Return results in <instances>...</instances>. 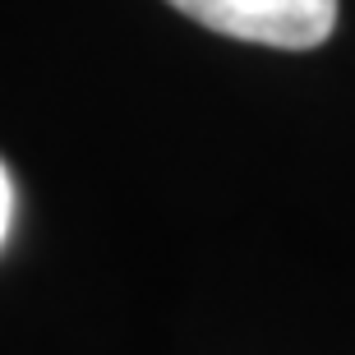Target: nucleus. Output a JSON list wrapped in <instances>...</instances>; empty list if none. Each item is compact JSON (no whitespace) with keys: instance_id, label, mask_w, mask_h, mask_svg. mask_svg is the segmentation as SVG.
<instances>
[{"instance_id":"obj_2","label":"nucleus","mask_w":355,"mask_h":355,"mask_svg":"<svg viewBox=\"0 0 355 355\" xmlns=\"http://www.w3.org/2000/svg\"><path fill=\"white\" fill-rule=\"evenodd\" d=\"M10 217H14V184L5 175V166H0V245L10 236Z\"/></svg>"},{"instance_id":"obj_1","label":"nucleus","mask_w":355,"mask_h":355,"mask_svg":"<svg viewBox=\"0 0 355 355\" xmlns=\"http://www.w3.org/2000/svg\"><path fill=\"white\" fill-rule=\"evenodd\" d=\"M184 19L254 46L309 51L337 28V0H166Z\"/></svg>"}]
</instances>
